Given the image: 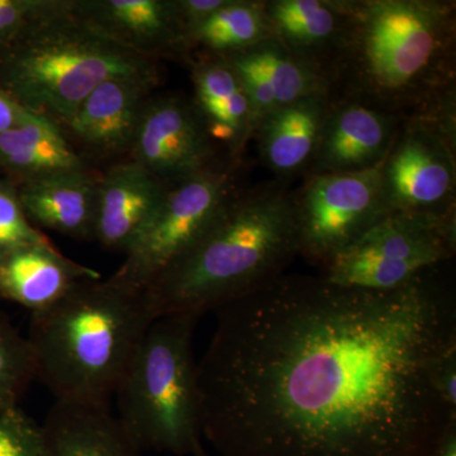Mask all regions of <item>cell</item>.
Listing matches in <instances>:
<instances>
[{
  "instance_id": "obj_30",
  "label": "cell",
  "mask_w": 456,
  "mask_h": 456,
  "mask_svg": "<svg viewBox=\"0 0 456 456\" xmlns=\"http://www.w3.org/2000/svg\"><path fill=\"white\" fill-rule=\"evenodd\" d=\"M227 2L228 0H175L176 11H178L185 41L200 23L211 17L218 9L224 7Z\"/></svg>"
},
{
  "instance_id": "obj_7",
  "label": "cell",
  "mask_w": 456,
  "mask_h": 456,
  "mask_svg": "<svg viewBox=\"0 0 456 456\" xmlns=\"http://www.w3.org/2000/svg\"><path fill=\"white\" fill-rule=\"evenodd\" d=\"M456 251V216L392 213L322 266L329 283L388 292L425 270L448 263Z\"/></svg>"
},
{
  "instance_id": "obj_13",
  "label": "cell",
  "mask_w": 456,
  "mask_h": 456,
  "mask_svg": "<svg viewBox=\"0 0 456 456\" xmlns=\"http://www.w3.org/2000/svg\"><path fill=\"white\" fill-rule=\"evenodd\" d=\"M158 74L117 77L99 84L64 125L89 151L102 156L130 151Z\"/></svg>"
},
{
  "instance_id": "obj_22",
  "label": "cell",
  "mask_w": 456,
  "mask_h": 456,
  "mask_svg": "<svg viewBox=\"0 0 456 456\" xmlns=\"http://www.w3.org/2000/svg\"><path fill=\"white\" fill-rule=\"evenodd\" d=\"M332 95L301 99L272 110L257 123L254 137L261 159L278 178L307 171Z\"/></svg>"
},
{
  "instance_id": "obj_33",
  "label": "cell",
  "mask_w": 456,
  "mask_h": 456,
  "mask_svg": "<svg viewBox=\"0 0 456 456\" xmlns=\"http://www.w3.org/2000/svg\"><path fill=\"white\" fill-rule=\"evenodd\" d=\"M194 456H213V455H209L208 452H206V450L203 449H200V452H197L196 455Z\"/></svg>"
},
{
  "instance_id": "obj_21",
  "label": "cell",
  "mask_w": 456,
  "mask_h": 456,
  "mask_svg": "<svg viewBox=\"0 0 456 456\" xmlns=\"http://www.w3.org/2000/svg\"><path fill=\"white\" fill-rule=\"evenodd\" d=\"M45 456H139L108 404L55 401L41 425Z\"/></svg>"
},
{
  "instance_id": "obj_25",
  "label": "cell",
  "mask_w": 456,
  "mask_h": 456,
  "mask_svg": "<svg viewBox=\"0 0 456 456\" xmlns=\"http://www.w3.org/2000/svg\"><path fill=\"white\" fill-rule=\"evenodd\" d=\"M36 380L31 345L0 311V412L20 407L29 384Z\"/></svg>"
},
{
  "instance_id": "obj_11",
  "label": "cell",
  "mask_w": 456,
  "mask_h": 456,
  "mask_svg": "<svg viewBox=\"0 0 456 456\" xmlns=\"http://www.w3.org/2000/svg\"><path fill=\"white\" fill-rule=\"evenodd\" d=\"M193 102L167 95L150 98L130 149L131 160L167 184L217 163V149Z\"/></svg>"
},
{
  "instance_id": "obj_3",
  "label": "cell",
  "mask_w": 456,
  "mask_h": 456,
  "mask_svg": "<svg viewBox=\"0 0 456 456\" xmlns=\"http://www.w3.org/2000/svg\"><path fill=\"white\" fill-rule=\"evenodd\" d=\"M298 255L294 191H237L211 227L145 289L150 314L200 318L284 274Z\"/></svg>"
},
{
  "instance_id": "obj_26",
  "label": "cell",
  "mask_w": 456,
  "mask_h": 456,
  "mask_svg": "<svg viewBox=\"0 0 456 456\" xmlns=\"http://www.w3.org/2000/svg\"><path fill=\"white\" fill-rule=\"evenodd\" d=\"M46 242L51 241L27 217L17 189L0 180V256L23 246Z\"/></svg>"
},
{
  "instance_id": "obj_5",
  "label": "cell",
  "mask_w": 456,
  "mask_h": 456,
  "mask_svg": "<svg viewBox=\"0 0 456 456\" xmlns=\"http://www.w3.org/2000/svg\"><path fill=\"white\" fill-rule=\"evenodd\" d=\"M142 74H158L155 60L90 26L75 13L73 0L0 50V89L57 125L69 121L99 84Z\"/></svg>"
},
{
  "instance_id": "obj_6",
  "label": "cell",
  "mask_w": 456,
  "mask_h": 456,
  "mask_svg": "<svg viewBox=\"0 0 456 456\" xmlns=\"http://www.w3.org/2000/svg\"><path fill=\"white\" fill-rule=\"evenodd\" d=\"M198 318L159 317L146 330L114 395L140 452L194 456L203 449L193 331Z\"/></svg>"
},
{
  "instance_id": "obj_32",
  "label": "cell",
  "mask_w": 456,
  "mask_h": 456,
  "mask_svg": "<svg viewBox=\"0 0 456 456\" xmlns=\"http://www.w3.org/2000/svg\"><path fill=\"white\" fill-rule=\"evenodd\" d=\"M428 456H456V422L446 428Z\"/></svg>"
},
{
  "instance_id": "obj_27",
  "label": "cell",
  "mask_w": 456,
  "mask_h": 456,
  "mask_svg": "<svg viewBox=\"0 0 456 456\" xmlns=\"http://www.w3.org/2000/svg\"><path fill=\"white\" fill-rule=\"evenodd\" d=\"M0 456H45L41 425L20 407L0 412Z\"/></svg>"
},
{
  "instance_id": "obj_14",
  "label": "cell",
  "mask_w": 456,
  "mask_h": 456,
  "mask_svg": "<svg viewBox=\"0 0 456 456\" xmlns=\"http://www.w3.org/2000/svg\"><path fill=\"white\" fill-rule=\"evenodd\" d=\"M73 9L110 40L147 59L188 50L175 0H73Z\"/></svg>"
},
{
  "instance_id": "obj_10",
  "label": "cell",
  "mask_w": 456,
  "mask_h": 456,
  "mask_svg": "<svg viewBox=\"0 0 456 456\" xmlns=\"http://www.w3.org/2000/svg\"><path fill=\"white\" fill-rule=\"evenodd\" d=\"M379 171L388 215H454L456 150L430 123L406 119Z\"/></svg>"
},
{
  "instance_id": "obj_8",
  "label": "cell",
  "mask_w": 456,
  "mask_h": 456,
  "mask_svg": "<svg viewBox=\"0 0 456 456\" xmlns=\"http://www.w3.org/2000/svg\"><path fill=\"white\" fill-rule=\"evenodd\" d=\"M236 160H218L200 173L167 184L113 277L145 292L149 284L211 227L239 189Z\"/></svg>"
},
{
  "instance_id": "obj_15",
  "label": "cell",
  "mask_w": 456,
  "mask_h": 456,
  "mask_svg": "<svg viewBox=\"0 0 456 456\" xmlns=\"http://www.w3.org/2000/svg\"><path fill=\"white\" fill-rule=\"evenodd\" d=\"M224 59L232 66L248 93L255 128L272 110L314 95L332 94L325 74L294 56L274 38Z\"/></svg>"
},
{
  "instance_id": "obj_18",
  "label": "cell",
  "mask_w": 456,
  "mask_h": 456,
  "mask_svg": "<svg viewBox=\"0 0 456 456\" xmlns=\"http://www.w3.org/2000/svg\"><path fill=\"white\" fill-rule=\"evenodd\" d=\"M93 279H101L98 272L68 259L51 242L0 256V297L31 314L46 310L75 285Z\"/></svg>"
},
{
  "instance_id": "obj_16",
  "label": "cell",
  "mask_w": 456,
  "mask_h": 456,
  "mask_svg": "<svg viewBox=\"0 0 456 456\" xmlns=\"http://www.w3.org/2000/svg\"><path fill=\"white\" fill-rule=\"evenodd\" d=\"M167 184L136 161L116 165L98 178L94 240L126 253L163 200Z\"/></svg>"
},
{
  "instance_id": "obj_9",
  "label": "cell",
  "mask_w": 456,
  "mask_h": 456,
  "mask_svg": "<svg viewBox=\"0 0 456 456\" xmlns=\"http://www.w3.org/2000/svg\"><path fill=\"white\" fill-rule=\"evenodd\" d=\"M294 200L298 255L321 268L388 216L379 167L307 176Z\"/></svg>"
},
{
  "instance_id": "obj_31",
  "label": "cell",
  "mask_w": 456,
  "mask_h": 456,
  "mask_svg": "<svg viewBox=\"0 0 456 456\" xmlns=\"http://www.w3.org/2000/svg\"><path fill=\"white\" fill-rule=\"evenodd\" d=\"M38 114L26 110L14 101L4 90L0 89V132L20 127L37 119Z\"/></svg>"
},
{
  "instance_id": "obj_17",
  "label": "cell",
  "mask_w": 456,
  "mask_h": 456,
  "mask_svg": "<svg viewBox=\"0 0 456 456\" xmlns=\"http://www.w3.org/2000/svg\"><path fill=\"white\" fill-rule=\"evenodd\" d=\"M263 7L273 38L331 83L346 28V0H265Z\"/></svg>"
},
{
  "instance_id": "obj_4",
  "label": "cell",
  "mask_w": 456,
  "mask_h": 456,
  "mask_svg": "<svg viewBox=\"0 0 456 456\" xmlns=\"http://www.w3.org/2000/svg\"><path fill=\"white\" fill-rule=\"evenodd\" d=\"M152 321L145 292L113 275L75 285L31 314L27 340L36 380L55 401L108 404Z\"/></svg>"
},
{
  "instance_id": "obj_2",
  "label": "cell",
  "mask_w": 456,
  "mask_h": 456,
  "mask_svg": "<svg viewBox=\"0 0 456 456\" xmlns=\"http://www.w3.org/2000/svg\"><path fill=\"white\" fill-rule=\"evenodd\" d=\"M455 3L346 0L332 93L395 114L425 113L455 88Z\"/></svg>"
},
{
  "instance_id": "obj_20",
  "label": "cell",
  "mask_w": 456,
  "mask_h": 456,
  "mask_svg": "<svg viewBox=\"0 0 456 456\" xmlns=\"http://www.w3.org/2000/svg\"><path fill=\"white\" fill-rule=\"evenodd\" d=\"M98 178L84 169L22 182L17 189L28 220L62 235L94 240Z\"/></svg>"
},
{
  "instance_id": "obj_28",
  "label": "cell",
  "mask_w": 456,
  "mask_h": 456,
  "mask_svg": "<svg viewBox=\"0 0 456 456\" xmlns=\"http://www.w3.org/2000/svg\"><path fill=\"white\" fill-rule=\"evenodd\" d=\"M64 3L65 0H0V50Z\"/></svg>"
},
{
  "instance_id": "obj_19",
  "label": "cell",
  "mask_w": 456,
  "mask_h": 456,
  "mask_svg": "<svg viewBox=\"0 0 456 456\" xmlns=\"http://www.w3.org/2000/svg\"><path fill=\"white\" fill-rule=\"evenodd\" d=\"M194 106L216 146L239 161L254 137L253 106L232 66L224 57L203 56L193 66Z\"/></svg>"
},
{
  "instance_id": "obj_23",
  "label": "cell",
  "mask_w": 456,
  "mask_h": 456,
  "mask_svg": "<svg viewBox=\"0 0 456 456\" xmlns=\"http://www.w3.org/2000/svg\"><path fill=\"white\" fill-rule=\"evenodd\" d=\"M0 167L20 182L51 174L84 169L82 158L65 139L57 123L46 117L0 132Z\"/></svg>"
},
{
  "instance_id": "obj_29",
  "label": "cell",
  "mask_w": 456,
  "mask_h": 456,
  "mask_svg": "<svg viewBox=\"0 0 456 456\" xmlns=\"http://www.w3.org/2000/svg\"><path fill=\"white\" fill-rule=\"evenodd\" d=\"M437 397L448 410L456 413V347L441 356L434 370Z\"/></svg>"
},
{
  "instance_id": "obj_1",
  "label": "cell",
  "mask_w": 456,
  "mask_h": 456,
  "mask_svg": "<svg viewBox=\"0 0 456 456\" xmlns=\"http://www.w3.org/2000/svg\"><path fill=\"white\" fill-rule=\"evenodd\" d=\"M215 312L197 380L217 456H428L456 422L434 387L456 347L444 264L388 292L283 274Z\"/></svg>"
},
{
  "instance_id": "obj_12",
  "label": "cell",
  "mask_w": 456,
  "mask_h": 456,
  "mask_svg": "<svg viewBox=\"0 0 456 456\" xmlns=\"http://www.w3.org/2000/svg\"><path fill=\"white\" fill-rule=\"evenodd\" d=\"M403 122L364 102L332 95L305 176L377 169L391 151Z\"/></svg>"
},
{
  "instance_id": "obj_24",
  "label": "cell",
  "mask_w": 456,
  "mask_h": 456,
  "mask_svg": "<svg viewBox=\"0 0 456 456\" xmlns=\"http://www.w3.org/2000/svg\"><path fill=\"white\" fill-rule=\"evenodd\" d=\"M270 38L263 2L228 0L188 36L187 47L202 50L204 56L227 57Z\"/></svg>"
}]
</instances>
